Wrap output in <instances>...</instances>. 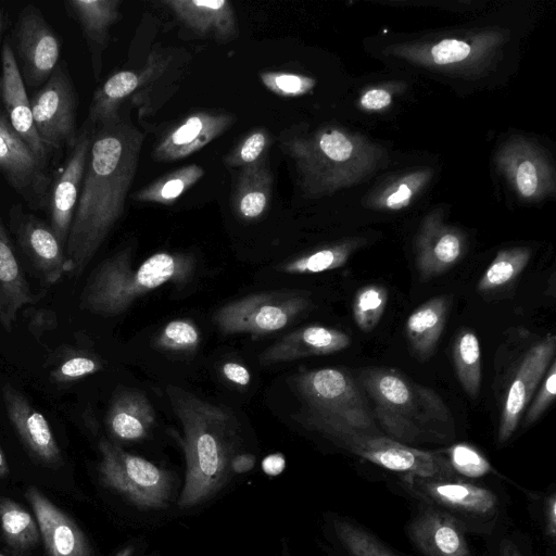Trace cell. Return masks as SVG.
Wrapping results in <instances>:
<instances>
[{
	"instance_id": "obj_1",
	"label": "cell",
	"mask_w": 556,
	"mask_h": 556,
	"mask_svg": "<svg viewBox=\"0 0 556 556\" xmlns=\"http://www.w3.org/2000/svg\"><path fill=\"white\" fill-rule=\"evenodd\" d=\"M144 135L119 114L97 125L66 245V274L80 276L122 218Z\"/></svg>"
},
{
	"instance_id": "obj_2",
	"label": "cell",
	"mask_w": 556,
	"mask_h": 556,
	"mask_svg": "<svg viewBox=\"0 0 556 556\" xmlns=\"http://www.w3.org/2000/svg\"><path fill=\"white\" fill-rule=\"evenodd\" d=\"M166 391L182 427L186 457L178 506L189 508L214 496L227 482L231 459L237 454L238 427L224 408L179 387L168 386Z\"/></svg>"
},
{
	"instance_id": "obj_3",
	"label": "cell",
	"mask_w": 556,
	"mask_h": 556,
	"mask_svg": "<svg viewBox=\"0 0 556 556\" xmlns=\"http://www.w3.org/2000/svg\"><path fill=\"white\" fill-rule=\"evenodd\" d=\"M358 382L372 400L374 418L387 437L410 445L446 441L454 433L451 414L441 397L401 371L367 367L359 371Z\"/></svg>"
},
{
	"instance_id": "obj_4",
	"label": "cell",
	"mask_w": 556,
	"mask_h": 556,
	"mask_svg": "<svg viewBox=\"0 0 556 556\" xmlns=\"http://www.w3.org/2000/svg\"><path fill=\"white\" fill-rule=\"evenodd\" d=\"M194 260L184 253L156 252L132 268L128 250L101 262L89 276L81 293V307L93 314L124 313L141 295L165 285L187 282Z\"/></svg>"
},
{
	"instance_id": "obj_5",
	"label": "cell",
	"mask_w": 556,
	"mask_h": 556,
	"mask_svg": "<svg viewBox=\"0 0 556 556\" xmlns=\"http://www.w3.org/2000/svg\"><path fill=\"white\" fill-rule=\"evenodd\" d=\"M394 485L410 501L445 514L468 534L486 539L509 522L507 494L501 482L401 475Z\"/></svg>"
},
{
	"instance_id": "obj_6",
	"label": "cell",
	"mask_w": 556,
	"mask_h": 556,
	"mask_svg": "<svg viewBox=\"0 0 556 556\" xmlns=\"http://www.w3.org/2000/svg\"><path fill=\"white\" fill-rule=\"evenodd\" d=\"M293 418L305 428L319 432L345 452L382 469L395 472L397 476L458 477L442 451L420 450L397 442L382 432H365L302 413L293 415Z\"/></svg>"
},
{
	"instance_id": "obj_7",
	"label": "cell",
	"mask_w": 556,
	"mask_h": 556,
	"mask_svg": "<svg viewBox=\"0 0 556 556\" xmlns=\"http://www.w3.org/2000/svg\"><path fill=\"white\" fill-rule=\"evenodd\" d=\"M289 380L306 404L302 414L365 432H381L359 388L348 371L320 368L299 372Z\"/></svg>"
},
{
	"instance_id": "obj_8",
	"label": "cell",
	"mask_w": 556,
	"mask_h": 556,
	"mask_svg": "<svg viewBox=\"0 0 556 556\" xmlns=\"http://www.w3.org/2000/svg\"><path fill=\"white\" fill-rule=\"evenodd\" d=\"M99 451L98 472L106 488L142 509H163L169 505L173 494L169 471L108 440L100 441Z\"/></svg>"
},
{
	"instance_id": "obj_9",
	"label": "cell",
	"mask_w": 556,
	"mask_h": 556,
	"mask_svg": "<svg viewBox=\"0 0 556 556\" xmlns=\"http://www.w3.org/2000/svg\"><path fill=\"white\" fill-rule=\"evenodd\" d=\"M309 304L299 292L257 293L223 305L213 319L224 334L262 336L286 328Z\"/></svg>"
},
{
	"instance_id": "obj_10",
	"label": "cell",
	"mask_w": 556,
	"mask_h": 556,
	"mask_svg": "<svg viewBox=\"0 0 556 556\" xmlns=\"http://www.w3.org/2000/svg\"><path fill=\"white\" fill-rule=\"evenodd\" d=\"M33 119L41 141L53 152L74 147L77 93L64 61L59 62L47 81L29 97Z\"/></svg>"
},
{
	"instance_id": "obj_11",
	"label": "cell",
	"mask_w": 556,
	"mask_h": 556,
	"mask_svg": "<svg viewBox=\"0 0 556 556\" xmlns=\"http://www.w3.org/2000/svg\"><path fill=\"white\" fill-rule=\"evenodd\" d=\"M0 174L30 210H48L53 180L48 163L40 160L15 132L2 110H0Z\"/></svg>"
},
{
	"instance_id": "obj_12",
	"label": "cell",
	"mask_w": 556,
	"mask_h": 556,
	"mask_svg": "<svg viewBox=\"0 0 556 556\" xmlns=\"http://www.w3.org/2000/svg\"><path fill=\"white\" fill-rule=\"evenodd\" d=\"M12 37L24 84L31 88L45 84L60 62L62 43L36 5L23 8Z\"/></svg>"
},
{
	"instance_id": "obj_13",
	"label": "cell",
	"mask_w": 556,
	"mask_h": 556,
	"mask_svg": "<svg viewBox=\"0 0 556 556\" xmlns=\"http://www.w3.org/2000/svg\"><path fill=\"white\" fill-rule=\"evenodd\" d=\"M94 129L96 126L85 121L78 129L74 147L68 151L62 172L52 180L47 210L49 225L64 247L79 198Z\"/></svg>"
},
{
	"instance_id": "obj_14",
	"label": "cell",
	"mask_w": 556,
	"mask_h": 556,
	"mask_svg": "<svg viewBox=\"0 0 556 556\" xmlns=\"http://www.w3.org/2000/svg\"><path fill=\"white\" fill-rule=\"evenodd\" d=\"M410 502L404 531L419 556H473L468 533L456 521L426 503Z\"/></svg>"
},
{
	"instance_id": "obj_15",
	"label": "cell",
	"mask_w": 556,
	"mask_h": 556,
	"mask_svg": "<svg viewBox=\"0 0 556 556\" xmlns=\"http://www.w3.org/2000/svg\"><path fill=\"white\" fill-rule=\"evenodd\" d=\"M9 225L20 248L42 278L49 283L58 282L66 274V254L50 225L25 212L18 203L10 208Z\"/></svg>"
},
{
	"instance_id": "obj_16",
	"label": "cell",
	"mask_w": 556,
	"mask_h": 556,
	"mask_svg": "<svg viewBox=\"0 0 556 556\" xmlns=\"http://www.w3.org/2000/svg\"><path fill=\"white\" fill-rule=\"evenodd\" d=\"M555 350L556 338L553 333H547L525 355L503 405L497 431L498 443H506L515 433L523 409L554 359Z\"/></svg>"
},
{
	"instance_id": "obj_17",
	"label": "cell",
	"mask_w": 556,
	"mask_h": 556,
	"mask_svg": "<svg viewBox=\"0 0 556 556\" xmlns=\"http://www.w3.org/2000/svg\"><path fill=\"white\" fill-rule=\"evenodd\" d=\"M0 100L15 132L48 163L53 153L39 138L31 114L29 97L20 73L11 42L5 39L1 48Z\"/></svg>"
},
{
	"instance_id": "obj_18",
	"label": "cell",
	"mask_w": 556,
	"mask_h": 556,
	"mask_svg": "<svg viewBox=\"0 0 556 556\" xmlns=\"http://www.w3.org/2000/svg\"><path fill=\"white\" fill-rule=\"evenodd\" d=\"M25 497L33 508L48 556H93L87 536L71 516L33 485L26 490Z\"/></svg>"
},
{
	"instance_id": "obj_19",
	"label": "cell",
	"mask_w": 556,
	"mask_h": 556,
	"mask_svg": "<svg viewBox=\"0 0 556 556\" xmlns=\"http://www.w3.org/2000/svg\"><path fill=\"white\" fill-rule=\"evenodd\" d=\"M232 124L233 116L226 112L192 113L163 135L152 156L159 162L185 159L218 138Z\"/></svg>"
},
{
	"instance_id": "obj_20",
	"label": "cell",
	"mask_w": 556,
	"mask_h": 556,
	"mask_svg": "<svg viewBox=\"0 0 556 556\" xmlns=\"http://www.w3.org/2000/svg\"><path fill=\"white\" fill-rule=\"evenodd\" d=\"M2 394L8 417L29 454L43 465H61V450L46 417L12 386H4Z\"/></svg>"
},
{
	"instance_id": "obj_21",
	"label": "cell",
	"mask_w": 556,
	"mask_h": 556,
	"mask_svg": "<svg viewBox=\"0 0 556 556\" xmlns=\"http://www.w3.org/2000/svg\"><path fill=\"white\" fill-rule=\"evenodd\" d=\"M351 344L348 333L320 325L299 328L267 348L260 361L262 364H276L298 358L328 355L340 352Z\"/></svg>"
},
{
	"instance_id": "obj_22",
	"label": "cell",
	"mask_w": 556,
	"mask_h": 556,
	"mask_svg": "<svg viewBox=\"0 0 556 556\" xmlns=\"http://www.w3.org/2000/svg\"><path fill=\"white\" fill-rule=\"evenodd\" d=\"M164 3L199 35L229 40L237 34L236 14L227 0H166Z\"/></svg>"
},
{
	"instance_id": "obj_23",
	"label": "cell",
	"mask_w": 556,
	"mask_h": 556,
	"mask_svg": "<svg viewBox=\"0 0 556 556\" xmlns=\"http://www.w3.org/2000/svg\"><path fill=\"white\" fill-rule=\"evenodd\" d=\"M121 0H67L64 2L66 11L77 21L87 41L96 78L101 72V54L108 42L109 29L121 17Z\"/></svg>"
},
{
	"instance_id": "obj_24",
	"label": "cell",
	"mask_w": 556,
	"mask_h": 556,
	"mask_svg": "<svg viewBox=\"0 0 556 556\" xmlns=\"http://www.w3.org/2000/svg\"><path fill=\"white\" fill-rule=\"evenodd\" d=\"M33 299L0 212V328L10 331L20 309Z\"/></svg>"
},
{
	"instance_id": "obj_25",
	"label": "cell",
	"mask_w": 556,
	"mask_h": 556,
	"mask_svg": "<svg viewBox=\"0 0 556 556\" xmlns=\"http://www.w3.org/2000/svg\"><path fill=\"white\" fill-rule=\"evenodd\" d=\"M161 61L153 55L140 73L119 71L110 76L93 92L86 122L97 126L115 118L123 101L159 71Z\"/></svg>"
},
{
	"instance_id": "obj_26",
	"label": "cell",
	"mask_w": 556,
	"mask_h": 556,
	"mask_svg": "<svg viewBox=\"0 0 556 556\" xmlns=\"http://www.w3.org/2000/svg\"><path fill=\"white\" fill-rule=\"evenodd\" d=\"M105 421L115 439L139 441L148 435L154 425L155 412L144 394L127 390L113 399Z\"/></svg>"
},
{
	"instance_id": "obj_27",
	"label": "cell",
	"mask_w": 556,
	"mask_h": 556,
	"mask_svg": "<svg viewBox=\"0 0 556 556\" xmlns=\"http://www.w3.org/2000/svg\"><path fill=\"white\" fill-rule=\"evenodd\" d=\"M273 193V174L266 157L241 168L237 178L232 206L245 222L261 218L267 211Z\"/></svg>"
},
{
	"instance_id": "obj_28",
	"label": "cell",
	"mask_w": 556,
	"mask_h": 556,
	"mask_svg": "<svg viewBox=\"0 0 556 556\" xmlns=\"http://www.w3.org/2000/svg\"><path fill=\"white\" fill-rule=\"evenodd\" d=\"M450 301L447 295L434 296L407 317L406 338L419 359L425 361L433 354L445 326Z\"/></svg>"
},
{
	"instance_id": "obj_29",
	"label": "cell",
	"mask_w": 556,
	"mask_h": 556,
	"mask_svg": "<svg viewBox=\"0 0 556 556\" xmlns=\"http://www.w3.org/2000/svg\"><path fill=\"white\" fill-rule=\"evenodd\" d=\"M328 526L340 556H400L353 518L331 515Z\"/></svg>"
},
{
	"instance_id": "obj_30",
	"label": "cell",
	"mask_w": 556,
	"mask_h": 556,
	"mask_svg": "<svg viewBox=\"0 0 556 556\" xmlns=\"http://www.w3.org/2000/svg\"><path fill=\"white\" fill-rule=\"evenodd\" d=\"M0 527L7 544L18 553L31 549L41 539L36 518L8 497H0Z\"/></svg>"
},
{
	"instance_id": "obj_31",
	"label": "cell",
	"mask_w": 556,
	"mask_h": 556,
	"mask_svg": "<svg viewBox=\"0 0 556 556\" xmlns=\"http://www.w3.org/2000/svg\"><path fill=\"white\" fill-rule=\"evenodd\" d=\"M204 176L197 164L176 168L140 188L134 199L138 202L169 205Z\"/></svg>"
},
{
	"instance_id": "obj_32",
	"label": "cell",
	"mask_w": 556,
	"mask_h": 556,
	"mask_svg": "<svg viewBox=\"0 0 556 556\" xmlns=\"http://www.w3.org/2000/svg\"><path fill=\"white\" fill-rule=\"evenodd\" d=\"M453 361L459 383L465 392L476 397L481 386V351L477 336L462 330L454 342Z\"/></svg>"
},
{
	"instance_id": "obj_33",
	"label": "cell",
	"mask_w": 556,
	"mask_h": 556,
	"mask_svg": "<svg viewBox=\"0 0 556 556\" xmlns=\"http://www.w3.org/2000/svg\"><path fill=\"white\" fill-rule=\"evenodd\" d=\"M462 255V243L458 236L452 232L442 233L437 240L425 243L417 256V270L424 280L431 279L447 271Z\"/></svg>"
},
{
	"instance_id": "obj_34",
	"label": "cell",
	"mask_w": 556,
	"mask_h": 556,
	"mask_svg": "<svg viewBox=\"0 0 556 556\" xmlns=\"http://www.w3.org/2000/svg\"><path fill=\"white\" fill-rule=\"evenodd\" d=\"M530 253L525 249L500 252L478 281V292L498 289L514 280L526 267Z\"/></svg>"
},
{
	"instance_id": "obj_35",
	"label": "cell",
	"mask_w": 556,
	"mask_h": 556,
	"mask_svg": "<svg viewBox=\"0 0 556 556\" xmlns=\"http://www.w3.org/2000/svg\"><path fill=\"white\" fill-rule=\"evenodd\" d=\"M454 472L468 480H486L497 472L486 457L467 443H456L442 450Z\"/></svg>"
},
{
	"instance_id": "obj_36",
	"label": "cell",
	"mask_w": 556,
	"mask_h": 556,
	"mask_svg": "<svg viewBox=\"0 0 556 556\" xmlns=\"http://www.w3.org/2000/svg\"><path fill=\"white\" fill-rule=\"evenodd\" d=\"M388 302V291L380 285H367L355 293L352 312L356 326L364 332L371 331L382 317Z\"/></svg>"
},
{
	"instance_id": "obj_37",
	"label": "cell",
	"mask_w": 556,
	"mask_h": 556,
	"mask_svg": "<svg viewBox=\"0 0 556 556\" xmlns=\"http://www.w3.org/2000/svg\"><path fill=\"white\" fill-rule=\"evenodd\" d=\"M349 255L348 247L326 248L283 264L281 270L292 275L318 274L341 267Z\"/></svg>"
},
{
	"instance_id": "obj_38",
	"label": "cell",
	"mask_w": 556,
	"mask_h": 556,
	"mask_svg": "<svg viewBox=\"0 0 556 556\" xmlns=\"http://www.w3.org/2000/svg\"><path fill=\"white\" fill-rule=\"evenodd\" d=\"M270 143V136L265 128H255L248 132L235 148L225 156L228 167L252 165L266 156Z\"/></svg>"
},
{
	"instance_id": "obj_39",
	"label": "cell",
	"mask_w": 556,
	"mask_h": 556,
	"mask_svg": "<svg viewBox=\"0 0 556 556\" xmlns=\"http://www.w3.org/2000/svg\"><path fill=\"white\" fill-rule=\"evenodd\" d=\"M530 511L540 526L542 534L555 553L556 545V490L551 486L545 492H527Z\"/></svg>"
},
{
	"instance_id": "obj_40",
	"label": "cell",
	"mask_w": 556,
	"mask_h": 556,
	"mask_svg": "<svg viewBox=\"0 0 556 556\" xmlns=\"http://www.w3.org/2000/svg\"><path fill=\"white\" fill-rule=\"evenodd\" d=\"M485 540L484 556H534L530 540L510 522Z\"/></svg>"
},
{
	"instance_id": "obj_41",
	"label": "cell",
	"mask_w": 556,
	"mask_h": 556,
	"mask_svg": "<svg viewBox=\"0 0 556 556\" xmlns=\"http://www.w3.org/2000/svg\"><path fill=\"white\" fill-rule=\"evenodd\" d=\"M199 342L198 328L186 319L169 321L155 339L159 348L170 351H191L198 346Z\"/></svg>"
},
{
	"instance_id": "obj_42",
	"label": "cell",
	"mask_w": 556,
	"mask_h": 556,
	"mask_svg": "<svg viewBox=\"0 0 556 556\" xmlns=\"http://www.w3.org/2000/svg\"><path fill=\"white\" fill-rule=\"evenodd\" d=\"M100 361L86 352L75 351L65 356L51 371V380L58 383H67L101 369Z\"/></svg>"
},
{
	"instance_id": "obj_43",
	"label": "cell",
	"mask_w": 556,
	"mask_h": 556,
	"mask_svg": "<svg viewBox=\"0 0 556 556\" xmlns=\"http://www.w3.org/2000/svg\"><path fill=\"white\" fill-rule=\"evenodd\" d=\"M260 78L266 89L285 98L302 96L315 84L309 77L286 72H263Z\"/></svg>"
},
{
	"instance_id": "obj_44",
	"label": "cell",
	"mask_w": 556,
	"mask_h": 556,
	"mask_svg": "<svg viewBox=\"0 0 556 556\" xmlns=\"http://www.w3.org/2000/svg\"><path fill=\"white\" fill-rule=\"evenodd\" d=\"M556 395V362L555 359L548 366L545 379L541 384L539 392L531 403L526 417L525 426L534 424L543 413L554 402Z\"/></svg>"
},
{
	"instance_id": "obj_45",
	"label": "cell",
	"mask_w": 556,
	"mask_h": 556,
	"mask_svg": "<svg viewBox=\"0 0 556 556\" xmlns=\"http://www.w3.org/2000/svg\"><path fill=\"white\" fill-rule=\"evenodd\" d=\"M320 151L334 162H343L351 156L352 143L339 130L323 132L317 140Z\"/></svg>"
},
{
	"instance_id": "obj_46",
	"label": "cell",
	"mask_w": 556,
	"mask_h": 556,
	"mask_svg": "<svg viewBox=\"0 0 556 556\" xmlns=\"http://www.w3.org/2000/svg\"><path fill=\"white\" fill-rule=\"evenodd\" d=\"M432 56L438 64H448L464 60L470 52V47L459 40L445 39L432 48Z\"/></svg>"
},
{
	"instance_id": "obj_47",
	"label": "cell",
	"mask_w": 556,
	"mask_h": 556,
	"mask_svg": "<svg viewBox=\"0 0 556 556\" xmlns=\"http://www.w3.org/2000/svg\"><path fill=\"white\" fill-rule=\"evenodd\" d=\"M516 180L519 191L525 197L532 195L538 186V177L534 165L529 161L522 162L517 169Z\"/></svg>"
},
{
	"instance_id": "obj_48",
	"label": "cell",
	"mask_w": 556,
	"mask_h": 556,
	"mask_svg": "<svg viewBox=\"0 0 556 556\" xmlns=\"http://www.w3.org/2000/svg\"><path fill=\"white\" fill-rule=\"evenodd\" d=\"M222 371L226 379L236 384L248 386L250 383L251 375L249 369L239 363L227 362L223 365Z\"/></svg>"
},
{
	"instance_id": "obj_49",
	"label": "cell",
	"mask_w": 556,
	"mask_h": 556,
	"mask_svg": "<svg viewBox=\"0 0 556 556\" xmlns=\"http://www.w3.org/2000/svg\"><path fill=\"white\" fill-rule=\"evenodd\" d=\"M391 102V96L382 89L367 91L361 100L362 105L368 110H379Z\"/></svg>"
},
{
	"instance_id": "obj_50",
	"label": "cell",
	"mask_w": 556,
	"mask_h": 556,
	"mask_svg": "<svg viewBox=\"0 0 556 556\" xmlns=\"http://www.w3.org/2000/svg\"><path fill=\"white\" fill-rule=\"evenodd\" d=\"M286 459L282 454L274 453L262 460V469L268 476H277L283 471Z\"/></svg>"
},
{
	"instance_id": "obj_51",
	"label": "cell",
	"mask_w": 556,
	"mask_h": 556,
	"mask_svg": "<svg viewBox=\"0 0 556 556\" xmlns=\"http://www.w3.org/2000/svg\"><path fill=\"white\" fill-rule=\"evenodd\" d=\"M255 465V456L250 453H237L230 463L232 473H244L250 471Z\"/></svg>"
},
{
	"instance_id": "obj_52",
	"label": "cell",
	"mask_w": 556,
	"mask_h": 556,
	"mask_svg": "<svg viewBox=\"0 0 556 556\" xmlns=\"http://www.w3.org/2000/svg\"><path fill=\"white\" fill-rule=\"evenodd\" d=\"M410 197V190L406 185L400 186L396 192L391 194L387 200V205L391 208H400L404 206Z\"/></svg>"
},
{
	"instance_id": "obj_53",
	"label": "cell",
	"mask_w": 556,
	"mask_h": 556,
	"mask_svg": "<svg viewBox=\"0 0 556 556\" xmlns=\"http://www.w3.org/2000/svg\"><path fill=\"white\" fill-rule=\"evenodd\" d=\"M9 472V467H8V463H7V459H5V456L2 452V450L0 448V478L2 477H5Z\"/></svg>"
},
{
	"instance_id": "obj_54",
	"label": "cell",
	"mask_w": 556,
	"mask_h": 556,
	"mask_svg": "<svg viewBox=\"0 0 556 556\" xmlns=\"http://www.w3.org/2000/svg\"><path fill=\"white\" fill-rule=\"evenodd\" d=\"M134 551L135 547L132 545H127L118 551L115 556H132Z\"/></svg>"
},
{
	"instance_id": "obj_55",
	"label": "cell",
	"mask_w": 556,
	"mask_h": 556,
	"mask_svg": "<svg viewBox=\"0 0 556 556\" xmlns=\"http://www.w3.org/2000/svg\"><path fill=\"white\" fill-rule=\"evenodd\" d=\"M3 25H4V15H3V11L0 7V38L2 35Z\"/></svg>"
},
{
	"instance_id": "obj_56",
	"label": "cell",
	"mask_w": 556,
	"mask_h": 556,
	"mask_svg": "<svg viewBox=\"0 0 556 556\" xmlns=\"http://www.w3.org/2000/svg\"><path fill=\"white\" fill-rule=\"evenodd\" d=\"M0 556H5V555H3V554H1V553H0Z\"/></svg>"
}]
</instances>
